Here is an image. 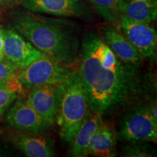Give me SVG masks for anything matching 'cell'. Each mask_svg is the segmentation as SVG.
<instances>
[{"instance_id":"cell-10","label":"cell","mask_w":157,"mask_h":157,"mask_svg":"<svg viewBox=\"0 0 157 157\" xmlns=\"http://www.w3.org/2000/svg\"><path fill=\"white\" fill-rule=\"evenodd\" d=\"M2 52L6 60L20 69L27 67L43 55L41 51L12 29L5 30Z\"/></svg>"},{"instance_id":"cell-24","label":"cell","mask_w":157,"mask_h":157,"mask_svg":"<svg viewBox=\"0 0 157 157\" xmlns=\"http://www.w3.org/2000/svg\"><path fill=\"white\" fill-rule=\"evenodd\" d=\"M2 59H5V56H4L2 52H0V60H2Z\"/></svg>"},{"instance_id":"cell-5","label":"cell","mask_w":157,"mask_h":157,"mask_svg":"<svg viewBox=\"0 0 157 157\" xmlns=\"http://www.w3.org/2000/svg\"><path fill=\"white\" fill-rule=\"evenodd\" d=\"M119 136L129 143L157 141V123L149 111L148 104H143L132 109L121 123Z\"/></svg>"},{"instance_id":"cell-15","label":"cell","mask_w":157,"mask_h":157,"mask_svg":"<svg viewBox=\"0 0 157 157\" xmlns=\"http://www.w3.org/2000/svg\"><path fill=\"white\" fill-rule=\"evenodd\" d=\"M119 13L135 21L151 24L157 19V0H124Z\"/></svg>"},{"instance_id":"cell-17","label":"cell","mask_w":157,"mask_h":157,"mask_svg":"<svg viewBox=\"0 0 157 157\" xmlns=\"http://www.w3.org/2000/svg\"><path fill=\"white\" fill-rule=\"evenodd\" d=\"M21 87L17 76L10 78L5 85L0 87V119L16 101Z\"/></svg>"},{"instance_id":"cell-6","label":"cell","mask_w":157,"mask_h":157,"mask_svg":"<svg viewBox=\"0 0 157 157\" xmlns=\"http://www.w3.org/2000/svg\"><path fill=\"white\" fill-rule=\"evenodd\" d=\"M119 31L144 59L156 60L157 33L149 23L137 22L120 15L117 24Z\"/></svg>"},{"instance_id":"cell-23","label":"cell","mask_w":157,"mask_h":157,"mask_svg":"<svg viewBox=\"0 0 157 157\" xmlns=\"http://www.w3.org/2000/svg\"><path fill=\"white\" fill-rule=\"evenodd\" d=\"M7 81H2V80H0V87L5 85V84L7 83Z\"/></svg>"},{"instance_id":"cell-14","label":"cell","mask_w":157,"mask_h":157,"mask_svg":"<svg viewBox=\"0 0 157 157\" xmlns=\"http://www.w3.org/2000/svg\"><path fill=\"white\" fill-rule=\"evenodd\" d=\"M102 119L103 116L101 114L90 111L72 140L71 156L84 157L89 155L88 146L90 139Z\"/></svg>"},{"instance_id":"cell-18","label":"cell","mask_w":157,"mask_h":157,"mask_svg":"<svg viewBox=\"0 0 157 157\" xmlns=\"http://www.w3.org/2000/svg\"><path fill=\"white\" fill-rule=\"evenodd\" d=\"M143 142H135L132 144L126 146L123 148L124 156L131 157H150L155 155L151 146Z\"/></svg>"},{"instance_id":"cell-2","label":"cell","mask_w":157,"mask_h":157,"mask_svg":"<svg viewBox=\"0 0 157 157\" xmlns=\"http://www.w3.org/2000/svg\"><path fill=\"white\" fill-rule=\"evenodd\" d=\"M15 29L43 54L71 67L79 58L81 42L75 23L32 12L17 14Z\"/></svg>"},{"instance_id":"cell-12","label":"cell","mask_w":157,"mask_h":157,"mask_svg":"<svg viewBox=\"0 0 157 157\" xmlns=\"http://www.w3.org/2000/svg\"><path fill=\"white\" fill-rule=\"evenodd\" d=\"M103 37L113 53L123 62L137 66L143 63L144 58L118 29L106 27Z\"/></svg>"},{"instance_id":"cell-3","label":"cell","mask_w":157,"mask_h":157,"mask_svg":"<svg viewBox=\"0 0 157 157\" xmlns=\"http://www.w3.org/2000/svg\"><path fill=\"white\" fill-rule=\"evenodd\" d=\"M90 111L79 74L74 69L70 77L63 83L61 101L56 119L60 136L65 142H72Z\"/></svg>"},{"instance_id":"cell-22","label":"cell","mask_w":157,"mask_h":157,"mask_svg":"<svg viewBox=\"0 0 157 157\" xmlns=\"http://www.w3.org/2000/svg\"><path fill=\"white\" fill-rule=\"evenodd\" d=\"M16 0H0V6L2 7H7L14 3Z\"/></svg>"},{"instance_id":"cell-8","label":"cell","mask_w":157,"mask_h":157,"mask_svg":"<svg viewBox=\"0 0 157 157\" xmlns=\"http://www.w3.org/2000/svg\"><path fill=\"white\" fill-rule=\"evenodd\" d=\"M63 93V83L44 84L30 90L27 101L50 126L56 122Z\"/></svg>"},{"instance_id":"cell-13","label":"cell","mask_w":157,"mask_h":157,"mask_svg":"<svg viewBox=\"0 0 157 157\" xmlns=\"http://www.w3.org/2000/svg\"><path fill=\"white\" fill-rule=\"evenodd\" d=\"M117 135L114 128L103 119L90 139L88 154L99 157L117 156Z\"/></svg>"},{"instance_id":"cell-1","label":"cell","mask_w":157,"mask_h":157,"mask_svg":"<svg viewBox=\"0 0 157 157\" xmlns=\"http://www.w3.org/2000/svg\"><path fill=\"white\" fill-rule=\"evenodd\" d=\"M78 60L77 71L93 112L112 114L150 93V81L138 66L121 60L97 33L84 35Z\"/></svg>"},{"instance_id":"cell-16","label":"cell","mask_w":157,"mask_h":157,"mask_svg":"<svg viewBox=\"0 0 157 157\" xmlns=\"http://www.w3.org/2000/svg\"><path fill=\"white\" fill-rule=\"evenodd\" d=\"M98 13L109 23L117 24L119 8L124 0H89Z\"/></svg>"},{"instance_id":"cell-20","label":"cell","mask_w":157,"mask_h":157,"mask_svg":"<svg viewBox=\"0 0 157 157\" xmlns=\"http://www.w3.org/2000/svg\"><path fill=\"white\" fill-rule=\"evenodd\" d=\"M149 111H150L151 115L154 119L155 122L157 123V106L156 102H153L151 104H148Z\"/></svg>"},{"instance_id":"cell-4","label":"cell","mask_w":157,"mask_h":157,"mask_svg":"<svg viewBox=\"0 0 157 157\" xmlns=\"http://www.w3.org/2000/svg\"><path fill=\"white\" fill-rule=\"evenodd\" d=\"M73 68L43 54L27 67L21 69L17 78L22 87L31 90L44 84H61L70 77Z\"/></svg>"},{"instance_id":"cell-19","label":"cell","mask_w":157,"mask_h":157,"mask_svg":"<svg viewBox=\"0 0 157 157\" xmlns=\"http://www.w3.org/2000/svg\"><path fill=\"white\" fill-rule=\"evenodd\" d=\"M20 70L19 68L5 58L0 60V80L2 81H7L17 76Z\"/></svg>"},{"instance_id":"cell-9","label":"cell","mask_w":157,"mask_h":157,"mask_svg":"<svg viewBox=\"0 0 157 157\" xmlns=\"http://www.w3.org/2000/svg\"><path fill=\"white\" fill-rule=\"evenodd\" d=\"M5 121L10 128L18 132L45 133L50 127L27 100H17L7 112Z\"/></svg>"},{"instance_id":"cell-11","label":"cell","mask_w":157,"mask_h":157,"mask_svg":"<svg viewBox=\"0 0 157 157\" xmlns=\"http://www.w3.org/2000/svg\"><path fill=\"white\" fill-rule=\"evenodd\" d=\"M13 133L10 142L29 157H52L56 156L54 142L44 133Z\"/></svg>"},{"instance_id":"cell-21","label":"cell","mask_w":157,"mask_h":157,"mask_svg":"<svg viewBox=\"0 0 157 157\" xmlns=\"http://www.w3.org/2000/svg\"><path fill=\"white\" fill-rule=\"evenodd\" d=\"M4 42H5V29L0 27V52H3Z\"/></svg>"},{"instance_id":"cell-7","label":"cell","mask_w":157,"mask_h":157,"mask_svg":"<svg viewBox=\"0 0 157 157\" xmlns=\"http://www.w3.org/2000/svg\"><path fill=\"white\" fill-rule=\"evenodd\" d=\"M28 11L61 17L89 18L90 7L85 0H20Z\"/></svg>"}]
</instances>
